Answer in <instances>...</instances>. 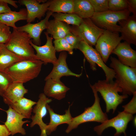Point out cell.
Segmentation results:
<instances>
[{
    "mask_svg": "<svg viewBox=\"0 0 136 136\" xmlns=\"http://www.w3.org/2000/svg\"><path fill=\"white\" fill-rule=\"evenodd\" d=\"M43 64L37 59H25L12 64L5 73L9 75L13 82L24 84L38 76Z\"/></svg>",
    "mask_w": 136,
    "mask_h": 136,
    "instance_id": "obj_1",
    "label": "cell"
},
{
    "mask_svg": "<svg viewBox=\"0 0 136 136\" xmlns=\"http://www.w3.org/2000/svg\"><path fill=\"white\" fill-rule=\"evenodd\" d=\"M110 59V67L114 71L115 82L122 89L123 95H133L136 92V68L123 65L111 56Z\"/></svg>",
    "mask_w": 136,
    "mask_h": 136,
    "instance_id": "obj_2",
    "label": "cell"
},
{
    "mask_svg": "<svg viewBox=\"0 0 136 136\" xmlns=\"http://www.w3.org/2000/svg\"><path fill=\"white\" fill-rule=\"evenodd\" d=\"M92 86L97 92L100 93L105 101L106 113L112 110L114 113L118 106L128 96L127 95L119 94V92H122V90L115 81L98 80Z\"/></svg>",
    "mask_w": 136,
    "mask_h": 136,
    "instance_id": "obj_3",
    "label": "cell"
},
{
    "mask_svg": "<svg viewBox=\"0 0 136 136\" xmlns=\"http://www.w3.org/2000/svg\"><path fill=\"white\" fill-rule=\"evenodd\" d=\"M94 93L95 100L92 106L85 108L84 112L81 114L73 118L71 121L68 124L65 130L68 133L72 130L77 128L80 124L89 122H96L102 123L108 119L106 113L104 112L100 104V98L97 92L90 84Z\"/></svg>",
    "mask_w": 136,
    "mask_h": 136,
    "instance_id": "obj_4",
    "label": "cell"
},
{
    "mask_svg": "<svg viewBox=\"0 0 136 136\" xmlns=\"http://www.w3.org/2000/svg\"><path fill=\"white\" fill-rule=\"evenodd\" d=\"M31 39L26 32L13 28L9 41L5 44L8 49L25 59H37L30 43Z\"/></svg>",
    "mask_w": 136,
    "mask_h": 136,
    "instance_id": "obj_5",
    "label": "cell"
},
{
    "mask_svg": "<svg viewBox=\"0 0 136 136\" xmlns=\"http://www.w3.org/2000/svg\"><path fill=\"white\" fill-rule=\"evenodd\" d=\"M130 12L127 9L119 11L108 10L101 13L94 12L90 18L98 27L113 32H120V27L117 23L127 19Z\"/></svg>",
    "mask_w": 136,
    "mask_h": 136,
    "instance_id": "obj_6",
    "label": "cell"
},
{
    "mask_svg": "<svg viewBox=\"0 0 136 136\" xmlns=\"http://www.w3.org/2000/svg\"><path fill=\"white\" fill-rule=\"evenodd\" d=\"M78 49L83 54L92 70H96L97 64L104 71L106 77V80L109 81H113L115 75L114 71L105 64L100 55L95 49L82 40L79 45Z\"/></svg>",
    "mask_w": 136,
    "mask_h": 136,
    "instance_id": "obj_7",
    "label": "cell"
},
{
    "mask_svg": "<svg viewBox=\"0 0 136 136\" xmlns=\"http://www.w3.org/2000/svg\"><path fill=\"white\" fill-rule=\"evenodd\" d=\"M104 29L97 26L90 18L83 19L78 26L71 27V32L78 36L89 45L95 46Z\"/></svg>",
    "mask_w": 136,
    "mask_h": 136,
    "instance_id": "obj_8",
    "label": "cell"
},
{
    "mask_svg": "<svg viewBox=\"0 0 136 136\" xmlns=\"http://www.w3.org/2000/svg\"><path fill=\"white\" fill-rule=\"evenodd\" d=\"M122 39L119 32L104 30L97 40L95 49L105 63L113 50L120 42Z\"/></svg>",
    "mask_w": 136,
    "mask_h": 136,
    "instance_id": "obj_9",
    "label": "cell"
},
{
    "mask_svg": "<svg viewBox=\"0 0 136 136\" xmlns=\"http://www.w3.org/2000/svg\"><path fill=\"white\" fill-rule=\"evenodd\" d=\"M133 118V115L123 111L119 112L113 118L108 119L101 124L95 127L94 130L98 135H100L106 129L112 127L116 130L115 136H119L122 133H123L125 136H126L125 130L128 124Z\"/></svg>",
    "mask_w": 136,
    "mask_h": 136,
    "instance_id": "obj_10",
    "label": "cell"
},
{
    "mask_svg": "<svg viewBox=\"0 0 136 136\" xmlns=\"http://www.w3.org/2000/svg\"><path fill=\"white\" fill-rule=\"evenodd\" d=\"M52 101L51 99L47 97L44 93H40L38 101L32 110V112L35 114L30 118L32 121L30 126L32 127L36 125H38L41 130V136H47L46 130L47 125L44 122L43 119L47 114V104Z\"/></svg>",
    "mask_w": 136,
    "mask_h": 136,
    "instance_id": "obj_11",
    "label": "cell"
},
{
    "mask_svg": "<svg viewBox=\"0 0 136 136\" xmlns=\"http://www.w3.org/2000/svg\"><path fill=\"white\" fill-rule=\"evenodd\" d=\"M51 0H19L18 1L21 5L26 8V21L31 23L36 18L40 20L44 17L48 11Z\"/></svg>",
    "mask_w": 136,
    "mask_h": 136,
    "instance_id": "obj_12",
    "label": "cell"
},
{
    "mask_svg": "<svg viewBox=\"0 0 136 136\" xmlns=\"http://www.w3.org/2000/svg\"><path fill=\"white\" fill-rule=\"evenodd\" d=\"M47 41L45 44L42 46H38L32 43V40L30 43L36 52V59L43 62L46 64L51 63L54 64L56 63L57 59L56 55V51L52 43L53 38L50 37L46 32H44Z\"/></svg>",
    "mask_w": 136,
    "mask_h": 136,
    "instance_id": "obj_13",
    "label": "cell"
},
{
    "mask_svg": "<svg viewBox=\"0 0 136 136\" xmlns=\"http://www.w3.org/2000/svg\"><path fill=\"white\" fill-rule=\"evenodd\" d=\"M53 13L48 11L45 17L40 21L35 23H27L26 24L19 27H17L18 30L26 32L29 36L32 43L35 45L40 46L41 41L40 36L42 32L47 28V23Z\"/></svg>",
    "mask_w": 136,
    "mask_h": 136,
    "instance_id": "obj_14",
    "label": "cell"
},
{
    "mask_svg": "<svg viewBox=\"0 0 136 136\" xmlns=\"http://www.w3.org/2000/svg\"><path fill=\"white\" fill-rule=\"evenodd\" d=\"M5 111L7 114V118L4 124L10 135L12 136L17 133L23 135H25V130L23 127V126L24 123L30 121L27 120L23 121V119L25 118L16 112L10 106L8 110Z\"/></svg>",
    "mask_w": 136,
    "mask_h": 136,
    "instance_id": "obj_15",
    "label": "cell"
},
{
    "mask_svg": "<svg viewBox=\"0 0 136 136\" xmlns=\"http://www.w3.org/2000/svg\"><path fill=\"white\" fill-rule=\"evenodd\" d=\"M67 57L66 52H61L56 63L53 64L51 71L45 77V80L49 79L60 80L63 76H72L78 78L82 75V73L80 74H76L71 71L69 69L66 62Z\"/></svg>",
    "mask_w": 136,
    "mask_h": 136,
    "instance_id": "obj_16",
    "label": "cell"
},
{
    "mask_svg": "<svg viewBox=\"0 0 136 136\" xmlns=\"http://www.w3.org/2000/svg\"><path fill=\"white\" fill-rule=\"evenodd\" d=\"M112 53L116 55L118 60L123 64L136 68V51L133 49L130 44L126 42H120Z\"/></svg>",
    "mask_w": 136,
    "mask_h": 136,
    "instance_id": "obj_17",
    "label": "cell"
},
{
    "mask_svg": "<svg viewBox=\"0 0 136 136\" xmlns=\"http://www.w3.org/2000/svg\"><path fill=\"white\" fill-rule=\"evenodd\" d=\"M45 81L44 93L49 97L60 100L65 97L66 92L70 89L60 80L49 79Z\"/></svg>",
    "mask_w": 136,
    "mask_h": 136,
    "instance_id": "obj_18",
    "label": "cell"
},
{
    "mask_svg": "<svg viewBox=\"0 0 136 136\" xmlns=\"http://www.w3.org/2000/svg\"><path fill=\"white\" fill-rule=\"evenodd\" d=\"M118 23L120 27V32L122 40L130 44L136 45V16L133 15Z\"/></svg>",
    "mask_w": 136,
    "mask_h": 136,
    "instance_id": "obj_19",
    "label": "cell"
},
{
    "mask_svg": "<svg viewBox=\"0 0 136 136\" xmlns=\"http://www.w3.org/2000/svg\"><path fill=\"white\" fill-rule=\"evenodd\" d=\"M28 92V90L25 88L23 83L13 82L8 87L2 97L4 103L10 106L23 97Z\"/></svg>",
    "mask_w": 136,
    "mask_h": 136,
    "instance_id": "obj_20",
    "label": "cell"
},
{
    "mask_svg": "<svg viewBox=\"0 0 136 136\" xmlns=\"http://www.w3.org/2000/svg\"><path fill=\"white\" fill-rule=\"evenodd\" d=\"M46 107L50 118V122L47 125L46 130L47 135H49L52 132L55 131L59 125L64 123L68 124L72 120L73 117L70 112V106L68 109L65 111V114L62 115L55 113L48 104H47Z\"/></svg>",
    "mask_w": 136,
    "mask_h": 136,
    "instance_id": "obj_21",
    "label": "cell"
},
{
    "mask_svg": "<svg viewBox=\"0 0 136 136\" xmlns=\"http://www.w3.org/2000/svg\"><path fill=\"white\" fill-rule=\"evenodd\" d=\"M46 29V32L55 40L64 38L71 32V27L65 23L54 19L48 21Z\"/></svg>",
    "mask_w": 136,
    "mask_h": 136,
    "instance_id": "obj_22",
    "label": "cell"
},
{
    "mask_svg": "<svg viewBox=\"0 0 136 136\" xmlns=\"http://www.w3.org/2000/svg\"><path fill=\"white\" fill-rule=\"evenodd\" d=\"M24 60L8 49L5 44H0V72L5 73L12 64Z\"/></svg>",
    "mask_w": 136,
    "mask_h": 136,
    "instance_id": "obj_23",
    "label": "cell"
},
{
    "mask_svg": "<svg viewBox=\"0 0 136 136\" xmlns=\"http://www.w3.org/2000/svg\"><path fill=\"white\" fill-rule=\"evenodd\" d=\"M27 16L26 9H21L18 12L11 10L0 14V22L13 28H16L15 23L19 21L26 20Z\"/></svg>",
    "mask_w": 136,
    "mask_h": 136,
    "instance_id": "obj_24",
    "label": "cell"
},
{
    "mask_svg": "<svg viewBox=\"0 0 136 136\" xmlns=\"http://www.w3.org/2000/svg\"><path fill=\"white\" fill-rule=\"evenodd\" d=\"M36 102L25 98H21L10 106L16 112L24 116L25 118L31 117L32 107Z\"/></svg>",
    "mask_w": 136,
    "mask_h": 136,
    "instance_id": "obj_25",
    "label": "cell"
},
{
    "mask_svg": "<svg viewBox=\"0 0 136 136\" xmlns=\"http://www.w3.org/2000/svg\"><path fill=\"white\" fill-rule=\"evenodd\" d=\"M74 13L82 19L90 18L94 12L89 0H74Z\"/></svg>",
    "mask_w": 136,
    "mask_h": 136,
    "instance_id": "obj_26",
    "label": "cell"
},
{
    "mask_svg": "<svg viewBox=\"0 0 136 136\" xmlns=\"http://www.w3.org/2000/svg\"><path fill=\"white\" fill-rule=\"evenodd\" d=\"M74 0H52L48 11L53 13H74Z\"/></svg>",
    "mask_w": 136,
    "mask_h": 136,
    "instance_id": "obj_27",
    "label": "cell"
},
{
    "mask_svg": "<svg viewBox=\"0 0 136 136\" xmlns=\"http://www.w3.org/2000/svg\"><path fill=\"white\" fill-rule=\"evenodd\" d=\"M52 16L55 20L65 23L73 26H78L83 19L74 13L69 14L61 13H53Z\"/></svg>",
    "mask_w": 136,
    "mask_h": 136,
    "instance_id": "obj_28",
    "label": "cell"
},
{
    "mask_svg": "<svg viewBox=\"0 0 136 136\" xmlns=\"http://www.w3.org/2000/svg\"><path fill=\"white\" fill-rule=\"evenodd\" d=\"M53 43L56 51H67L70 54H73L74 49L65 38L55 39L53 41Z\"/></svg>",
    "mask_w": 136,
    "mask_h": 136,
    "instance_id": "obj_29",
    "label": "cell"
},
{
    "mask_svg": "<svg viewBox=\"0 0 136 136\" xmlns=\"http://www.w3.org/2000/svg\"><path fill=\"white\" fill-rule=\"evenodd\" d=\"M108 5L109 10L119 11L127 10V0H109Z\"/></svg>",
    "mask_w": 136,
    "mask_h": 136,
    "instance_id": "obj_30",
    "label": "cell"
},
{
    "mask_svg": "<svg viewBox=\"0 0 136 136\" xmlns=\"http://www.w3.org/2000/svg\"><path fill=\"white\" fill-rule=\"evenodd\" d=\"M109 0H89L95 13H101L109 10Z\"/></svg>",
    "mask_w": 136,
    "mask_h": 136,
    "instance_id": "obj_31",
    "label": "cell"
},
{
    "mask_svg": "<svg viewBox=\"0 0 136 136\" xmlns=\"http://www.w3.org/2000/svg\"><path fill=\"white\" fill-rule=\"evenodd\" d=\"M11 33L9 27L0 22V44H6L9 41Z\"/></svg>",
    "mask_w": 136,
    "mask_h": 136,
    "instance_id": "obj_32",
    "label": "cell"
},
{
    "mask_svg": "<svg viewBox=\"0 0 136 136\" xmlns=\"http://www.w3.org/2000/svg\"><path fill=\"white\" fill-rule=\"evenodd\" d=\"M13 82L9 75L4 72H0V96L3 95L8 86Z\"/></svg>",
    "mask_w": 136,
    "mask_h": 136,
    "instance_id": "obj_33",
    "label": "cell"
},
{
    "mask_svg": "<svg viewBox=\"0 0 136 136\" xmlns=\"http://www.w3.org/2000/svg\"><path fill=\"white\" fill-rule=\"evenodd\" d=\"M65 38L73 49H78L79 45L82 41L79 37L73 34L71 32L68 33Z\"/></svg>",
    "mask_w": 136,
    "mask_h": 136,
    "instance_id": "obj_34",
    "label": "cell"
},
{
    "mask_svg": "<svg viewBox=\"0 0 136 136\" xmlns=\"http://www.w3.org/2000/svg\"><path fill=\"white\" fill-rule=\"evenodd\" d=\"M130 101L127 104L122 106L124 111L132 115L136 112V92L133 95Z\"/></svg>",
    "mask_w": 136,
    "mask_h": 136,
    "instance_id": "obj_35",
    "label": "cell"
},
{
    "mask_svg": "<svg viewBox=\"0 0 136 136\" xmlns=\"http://www.w3.org/2000/svg\"><path fill=\"white\" fill-rule=\"evenodd\" d=\"M128 10L133 15L136 16V0H127Z\"/></svg>",
    "mask_w": 136,
    "mask_h": 136,
    "instance_id": "obj_36",
    "label": "cell"
},
{
    "mask_svg": "<svg viewBox=\"0 0 136 136\" xmlns=\"http://www.w3.org/2000/svg\"><path fill=\"white\" fill-rule=\"evenodd\" d=\"M11 11L7 3L3 0H0V14L8 12Z\"/></svg>",
    "mask_w": 136,
    "mask_h": 136,
    "instance_id": "obj_37",
    "label": "cell"
},
{
    "mask_svg": "<svg viewBox=\"0 0 136 136\" xmlns=\"http://www.w3.org/2000/svg\"><path fill=\"white\" fill-rule=\"evenodd\" d=\"M10 133L5 124H0V136H9Z\"/></svg>",
    "mask_w": 136,
    "mask_h": 136,
    "instance_id": "obj_38",
    "label": "cell"
},
{
    "mask_svg": "<svg viewBox=\"0 0 136 136\" xmlns=\"http://www.w3.org/2000/svg\"><path fill=\"white\" fill-rule=\"evenodd\" d=\"M3 1L6 3L9 4L15 8H18V6L16 4V3L18 2L16 1L12 0H3Z\"/></svg>",
    "mask_w": 136,
    "mask_h": 136,
    "instance_id": "obj_39",
    "label": "cell"
},
{
    "mask_svg": "<svg viewBox=\"0 0 136 136\" xmlns=\"http://www.w3.org/2000/svg\"><path fill=\"white\" fill-rule=\"evenodd\" d=\"M133 124L134 126H136V117L133 118Z\"/></svg>",
    "mask_w": 136,
    "mask_h": 136,
    "instance_id": "obj_40",
    "label": "cell"
}]
</instances>
